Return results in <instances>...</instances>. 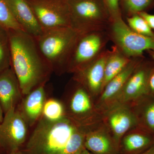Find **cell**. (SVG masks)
<instances>
[{"mask_svg": "<svg viewBox=\"0 0 154 154\" xmlns=\"http://www.w3.org/2000/svg\"><path fill=\"white\" fill-rule=\"evenodd\" d=\"M87 130L66 116L51 121L41 117L26 144L24 154H73L85 148Z\"/></svg>", "mask_w": 154, "mask_h": 154, "instance_id": "6da1fadb", "label": "cell"}, {"mask_svg": "<svg viewBox=\"0 0 154 154\" xmlns=\"http://www.w3.org/2000/svg\"><path fill=\"white\" fill-rule=\"evenodd\" d=\"M11 67L23 96L45 84L52 70L42 54L36 38L22 30H8Z\"/></svg>", "mask_w": 154, "mask_h": 154, "instance_id": "7a4b0ae2", "label": "cell"}, {"mask_svg": "<svg viewBox=\"0 0 154 154\" xmlns=\"http://www.w3.org/2000/svg\"><path fill=\"white\" fill-rule=\"evenodd\" d=\"M82 34L71 27L45 30L36 38L39 50L52 71L66 72L67 66Z\"/></svg>", "mask_w": 154, "mask_h": 154, "instance_id": "3957f363", "label": "cell"}, {"mask_svg": "<svg viewBox=\"0 0 154 154\" xmlns=\"http://www.w3.org/2000/svg\"><path fill=\"white\" fill-rule=\"evenodd\" d=\"M71 27L83 33L106 30L112 22L102 0H67Z\"/></svg>", "mask_w": 154, "mask_h": 154, "instance_id": "277c9868", "label": "cell"}, {"mask_svg": "<svg viewBox=\"0 0 154 154\" xmlns=\"http://www.w3.org/2000/svg\"><path fill=\"white\" fill-rule=\"evenodd\" d=\"M72 80L66 104V115L72 121L88 130L102 121L103 115L97 109L95 100L79 83Z\"/></svg>", "mask_w": 154, "mask_h": 154, "instance_id": "5b68a950", "label": "cell"}, {"mask_svg": "<svg viewBox=\"0 0 154 154\" xmlns=\"http://www.w3.org/2000/svg\"><path fill=\"white\" fill-rule=\"evenodd\" d=\"M106 31L110 41L127 57L142 56L144 51H154V36L136 33L122 18L112 21Z\"/></svg>", "mask_w": 154, "mask_h": 154, "instance_id": "8992f818", "label": "cell"}, {"mask_svg": "<svg viewBox=\"0 0 154 154\" xmlns=\"http://www.w3.org/2000/svg\"><path fill=\"white\" fill-rule=\"evenodd\" d=\"M109 41L106 30L82 34L69 60L66 72L74 73L94 61L107 49Z\"/></svg>", "mask_w": 154, "mask_h": 154, "instance_id": "52a82bcc", "label": "cell"}, {"mask_svg": "<svg viewBox=\"0 0 154 154\" xmlns=\"http://www.w3.org/2000/svg\"><path fill=\"white\" fill-rule=\"evenodd\" d=\"M43 30L71 27L67 0H27Z\"/></svg>", "mask_w": 154, "mask_h": 154, "instance_id": "ba28073f", "label": "cell"}, {"mask_svg": "<svg viewBox=\"0 0 154 154\" xmlns=\"http://www.w3.org/2000/svg\"><path fill=\"white\" fill-rule=\"evenodd\" d=\"M28 124L17 107L5 113L0 123V146L8 154L20 150L28 134Z\"/></svg>", "mask_w": 154, "mask_h": 154, "instance_id": "9c48e42d", "label": "cell"}, {"mask_svg": "<svg viewBox=\"0 0 154 154\" xmlns=\"http://www.w3.org/2000/svg\"><path fill=\"white\" fill-rule=\"evenodd\" d=\"M154 65L151 59L145 57L130 76L112 107L119 104L132 105L148 96L149 77Z\"/></svg>", "mask_w": 154, "mask_h": 154, "instance_id": "30bf717a", "label": "cell"}, {"mask_svg": "<svg viewBox=\"0 0 154 154\" xmlns=\"http://www.w3.org/2000/svg\"><path fill=\"white\" fill-rule=\"evenodd\" d=\"M102 122L119 146L125 133L139 126L137 116L132 106L125 104L115 105L107 110L103 115Z\"/></svg>", "mask_w": 154, "mask_h": 154, "instance_id": "8fae6325", "label": "cell"}, {"mask_svg": "<svg viewBox=\"0 0 154 154\" xmlns=\"http://www.w3.org/2000/svg\"><path fill=\"white\" fill-rule=\"evenodd\" d=\"M109 52V50H105L94 61L73 73L72 79L82 85L95 101L102 91L105 63Z\"/></svg>", "mask_w": 154, "mask_h": 154, "instance_id": "7c38bea8", "label": "cell"}, {"mask_svg": "<svg viewBox=\"0 0 154 154\" xmlns=\"http://www.w3.org/2000/svg\"><path fill=\"white\" fill-rule=\"evenodd\" d=\"M145 57L144 55L131 57L129 63L123 70L105 86L95 101L97 109L103 115L114 105L130 76Z\"/></svg>", "mask_w": 154, "mask_h": 154, "instance_id": "4fadbf2b", "label": "cell"}, {"mask_svg": "<svg viewBox=\"0 0 154 154\" xmlns=\"http://www.w3.org/2000/svg\"><path fill=\"white\" fill-rule=\"evenodd\" d=\"M84 146L92 154H120L118 144L102 121L87 130Z\"/></svg>", "mask_w": 154, "mask_h": 154, "instance_id": "5bb4252c", "label": "cell"}, {"mask_svg": "<svg viewBox=\"0 0 154 154\" xmlns=\"http://www.w3.org/2000/svg\"><path fill=\"white\" fill-rule=\"evenodd\" d=\"M13 16L22 30L36 38L44 30L27 0H6Z\"/></svg>", "mask_w": 154, "mask_h": 154, "instance_id": "9a60e30c", "label": "cell"}, {"mask_svg": "<svg viewBox=\"0 0 154 154\" xmlns=\"http://www.w3.org/2000/svg\"><path fill=\"white\" fill-rule=\"evenodd\" d=\"M22 95L19 81L11 66L0 73V103L4 114L17 107Z\"/></svg>", "mask_w": 154, "mask_h": 154, "instance_id": "2e32d148", "label": "cell"}, {"mask_svg": "<svg viewBox=\"0 0 154 154\" xmlns=\"http://www.w3.org/2000/svg\"><path fill=\"white\" fill-rule=\"evenodd\" d=\"M154 145V134L140 126L125 133L119 144L120 154H139Z\"/></svg>", "mask_w": 154, "mask_h": 154, "instance_id": "e0dca14e", "label": "cell"}, {"mask_svg": "<svg viewBox=\"0 0 154 154\" xmlns=\"http://www.w3.org/2000/svg\"><path fill=\"white\" fill-rule=\"evenodd\" d=\"M42 84L25 95L19 109L28 126H32L38 121L42 115L46 101L45 85Z\"/></svg>", "mask_w": 154, "mask_h": 154, "instance_id": "ac0fdd59", "label": "cell"}, {"mask_svg": "<svg viewBox=\"0 0 154 154\" xmlns=\"http://www.w3.org/2000/svg\"><path fill=\"white\" fill-rule=\"evenodd\" d=\"M131 105L137 116L139 126L154 134V97L146 96Z\"/></svg>", "mask_w": 154, "mask_h": 154, "instance_id": "d6986e66", "label": "cell"}, {"mask_svg": "<svg viewBox=\"0 0 154 154\" xmlns=\"http://www.w3.org/2000/svg\"><path fill=\"white\" fill-rule=\"evenodd\" d=\"M131 60V58L125 55L114 45L112 46L105 63L102 91L107 83L126 66Z\"/></svg>", "mask_w": 154, "mask_h": 154, "instance_id": "ffe728a7", "label": "cell"}, {"mask_svg": "<svg viewBox=\"0 0 154 154\" xmlns=\"http://www.w3.org/2000/svg\"><path fill=\"white\" fill-rule=\"evenodd\" d=\"M122 18H126L154 8V0H119Z\"/></svg>", "mask_w": 154, "mask_h": 154, "instance_id": "44dd1931", "label": "cell"}, {"mask_svg": "<svg viewBox=\"0 0 154 154\" xmlns=\"http://www.w3.org/2000/svg\"><path fill=\"white\" fill-rule=\"evenodd\" d=\"M66 116L65 107L63 103L54 99L46 100L41 117L49 121H56Z\"/></svg>", "mask_w": 154, "mask_h": 154, "instance_id": "7402d4cb", "label": "cell"}, {"mask_svg": "<svg viewBox=\"0 0 154 154\" xmlns=\"http://www.w3.org/2000/svg\"><path fill=\"white\" fill-rule=\"evenodd\" d=\"M11 66L8 30L0 25V73Z\"/></svg>", "mask_w": 154, "mask_h": 154, "instance_id": "603a6c76", "label": "cell"}, {"mask_svg": "<svg viewBox=\"0 0 154 154\" xmlns=\"http://www.w3.org/2000/svg\"><path fill=\"white\" fill-rule=\"evenodd\" d=\"M0 25L7 30H22L6 0H0Z\"/></svg>", "mask_w": 154, "mask_h": 154, "instance_id": "cb8c5ba5", "label": "cell"}, {"mask_svg": "<svg viewBox=\"0 0 154 154\" xmlns=\"http://www.w3.org/2000/svg\"><path fill=\"white\" fill-rule=\"evenodd\" d=\"M127 24L135 32L146 36H154V31L138 14L125 18Z\"/></svg>", "mask_w": 154, "mask_h": 154, "instance_id": "d4e9b609", "label": "cell"}, {"mask_svg": "<svg viewBox=\"0 0 154 154\" xmlns=\"http://www.w3.org/2000/svg\"><path fill=\"white\" fill-rule=\"evenodd\" d=\"M109 12L112 21L123 19L120 11L119 0H102Z\"/></svg>", "mask_w": 154, "mask_h": 154, "instance_id": "484cf974", "label": "cell"}, {"mask_svg": "<svg viewBox=\"0 0 154 154\" xmlns=\"http://www.w3.org/2000/svg\"><path fill=\"white\" fill-rule=\"evenodd\" d=\"M148 96L154 97V65L149 75L147 88Z\"/></svg>", "mask_w": 154, "mask_h": 154, "instance_id": "4316f807", "label": "cell"}, {"mask_svg": "<svg viewBox=\"0 0 154 154\" xmlns=\"http://www.w3.org/2000/svg\"><path fill=\"white\" fill-rule=\"evenodd\" d=\"M138 14L145 19L149 26L154 31V15L149 14L147 12H141Z\"/></svg>", "mask_w": 154, "mask_h": 154, "instance_id": "83f0119b", "label": "cell"}, {"mask_svg": "<svg viewBox=\"0 0 154 154\" xmlns=\"http://www.w3.org/2000/svg\"><path fill=\"white\" fill-rule=\"evenodd\" d=\"M139 154H154V145L146 150Z\"/></svg>", "mask_w": 154, "mask_h": 154, "instance_id": "f1b7e54d", "label": "cell"}, {"mask_svg": "<svg viewBox=\"0 0 154 154\" xmlns=\"http://www.w3.org/2000/svg\"><path fill=\"white\" fill-rule=\"evenodd\" d=\"M4 111H3L2 107L0 103V123H2L4 119Z\"/></svg>", "mask_w": 154, "mask_h": 154, "instance_id": "f546056e", "label": "cell"}, {"mask_svg": "<svg viewBox=\"0 0 154 154\" xmlns=\"http://www.w3.org/2000/svg\"><path fill=\"white\" fill-rule=\"evenodd\" d=\"M147 53L149 54V55L150 56L152 60L154 62V51H152L149 50L146 51Z\"/></svg>", "mask_w": 154, "mask_h": 154, "instance_id": "4dcf8cb0", "label": "cell"}, {"mask_svg": "<svg viewBox=\"0 0 154 154\" xmlns=\"http://www.w3.org/2000/svg\"><path fill=\"white\" fill-rule=\"evenodd\" d=\"M81 154H92L90 152L88 151V150L86 149L85 148L83 149L81 152Z\"/></svg>", "mask_w": 154, "mask_h": 154, "instance_id": "1f68e13d", "label": "cell"}, {"mask_svg": "<svg viewBox=\"0 0 154 154\" xmlns=\"http://www.w3.org/2000/svg\"><path fill=\"white\" fill-rule=\"evenodd\" d=\"M8 154H24V153L23 152L20 151V150H19L16 151L11 152L10 153Z\"/></svg>", "mask_w": 154, "mask_h": 154, "instance_id": "d6a6232c", "label": "cell"}, {"mask_svg": "<svg viewBox=\"0 0 154 154\" xmlns=\"http://www.w3.org/2000/svg\"><path fill=\"white\" fill-rule=\"evenodd\" d=\"M3 149L2 148V147H1V146H0V153L1 152L3 151Z\"/></svg>", "mask_w": 154, "mask_h": 154, "instance_id": "836d02e7", "label": "cell"}, {"mask_svg": "<svg viewBox=\"0 0 154 154\" xmlns=\"http://www.w3.org/2000/svg\"><path fill=\"white\" fill-rule=\"evenodd\" d=\"M81 152H82V151H81L75 153L73 154H81Z\"/></svg>", "mask_w": 154, "mask_h": 154, "instance_id": "e575fe53", "label": "cell"}]
</instances>
